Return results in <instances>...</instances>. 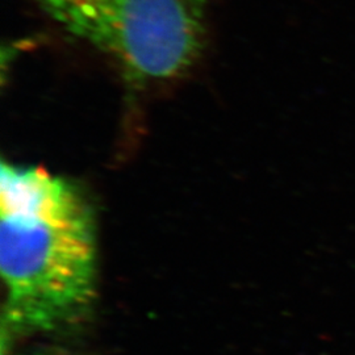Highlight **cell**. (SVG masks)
<instances>
[{
    "label": "cell",
    "instance_id": "obj_1",
    "mask_svg": "<svg viewBox=\"0 0 355 355\" xmlns=\"http://www.w3.org/2000/svg\"><path fill=\"white\" fill-rule=\"evenodd\" d=\"M0 271L10 333L55 329L85 313L95 297L96 239L92 207L76 180L1 164Z\"/></svg>",
    "mask_w": 355,
    "mask_h": 355
},
{
    "label": "cell",
    "instance_id": "obj_2",
    "mask_svg": "<svg viewBox=\"0 0 355 355\" xmlns=\"http://www.w3.org/2000/svg\"><path fill=\"white\" fill-rule=\"evenodd\" d=\"M139 83L175 79L203 51L205 0H33Z\"/></svg>",
    "mask_w": 355,
    "mask_h": 355
},
{
    "label": "cell",
    "instance_id": "obj_3",
    "mask_svg": "<svg viewBox=\"0 0 355 355\" xmlns=\"http://www.w3.org/2000/svg\"><path fill=\"white\" fill-rule=\"evenodd\" d=\"M33 355H53V354H46V353H40V354H33Z\"/></svg>",
    "mask_w": 355,
    "mask_h": 355
}]
</instances>
